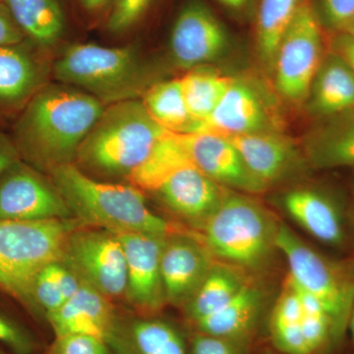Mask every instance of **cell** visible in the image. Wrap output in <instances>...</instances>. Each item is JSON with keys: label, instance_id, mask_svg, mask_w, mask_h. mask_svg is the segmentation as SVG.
<instances>
[{"label": "cell", "instance_id": "cell-32", "mask_svg": "<svg viewBox=\"0 0 354 354\" xmlns=\"http://www.w3.org/2000/svg\"><path fill=\"white\" fill-rule=\"evenodd\" d=\"M64 302L62 290L51 272L50 264L46 266L39 272L32 286V307L43 309L46 315L59 308Z\"/></svg>", "mask_w": 354, "mask_h": 354}, {"label": "cell", "instance_id": "cell-42", "mask_svg": "<svg viewBox=\"0 0 354 354\" xmlns=\"http://www.w3.org/2000/svg\"><path fill=\"white\" fill-rule=\"evenodd\" d=\"M108 0H82L84 6L88 9H97L104 6Z\"/></svg>", "mask_w": 354, "mask_h": 354}, {"label": "cell", "instance_id": "cell-12", "mask_svg": "<svg viewBox=\"0 0 354 354\" xmlns=\"http://www.w3.org/2000/svg\"><path fill=\"white\" fill-rule=\"evenodd\" d=\"M116 236L120 239L127 259L125 295L140 311L147 313L158 311L167 300L160 259L169 236L148 234H124Z\"/></svg>", "mask_w": 354, "mask_h": 354}, {"label": "cell", "instance_id": "cell-45", "mask_svg": "<svg viewBox=\"0 0 354 354\" xmlns=\"http://www.w3.org/2000/svg\"><path fill=\"white\" fill-rule=\"evenodd\" d=\"M129 353H129V351H127V353H125V354H129Z\"/></svg>", "mask_w": 354, "mask_h": 354}, {"label": "cell", "instance_id": "cell-43", "mask_svg": "<svg viewBox=\"0 0 354 354\" xmlns=\"http://www.w3.org/2000/svg\"><path fill=\"white\" fill-rule=\"evenodd\" d=\"M342 32H346V34L349 35L351 38L354 39V18L353 20H351V22L349 23L348 26H346V29H344Z\"/></svg>", "mask_w": 354, "mask_h": 354}, {"label": "cell", "instance_id": "cell-3", "mask_svg": "<svg viewBox=\"0 0 354 354\" xmlns=\"http://www.w3.org/2000/svg\"><path fill=\"white\" fill-rule=\"evenodd\" d=\"M165 131L139 100L114 102L91 128L74 165L90 176L127 178Z\"/></svg>", "mask_w": 354, "mask_h": 354}, {"label": "cell", "instance_id": "cell-17", "mask_svg": "<svg viewBox=\"0 0 354 354\" xmlns=\"http://www.w3.org/2000/svg\"><path fill=\"white\" fill-rule=\"evenodd\" d=\"M55 337L71 334L94 335L106 342L118 341L115 318L109 298L81 281L75 295L55 311L46 314Z\"/></svg>", "mask_w": 354, "mask_h": 354}, {"label": "cell", "instance_id": "cell-46", "mask_svg": "<svg viewBox=\"0 0 354 354\" xmlns=\"http://www.w3.org/2000/svg\"><path fill=\"white\" fill-rule=\"evenodd\" d=\"M0 2H2V0H0Z\"/></svg>", "mask_w": 354, "mask_h": 354}, {"label": "cell", "instance_id": "cell-7", "mask_svg": "<svg viewBox=\"0 0 354 354\" xmlns=\"http://www.w3.org/2000/svg\"><path fill=\"white\" fill-rule=\"evenodd\" d=\"M276 244L288 262L290 279L323 304L344 334L354 306V283L285 223L279 225Z\"/></svg>", "mask_w": 354, "mask_h": 354}, {"label": "cell", "instance_id": "cell-40", "mask_svg": "<svg viewBox=\"0 0 354 354\" xmlns=\"http://www.w3.org/2000/svg\"><path fill=\"white\" fill-rule=\"evenodd\" d=\"M21 160L12 137L0 131V174L11 165Z\"/></svg>", "mask_w": 354, "mask_h": 354}, {"label": "cell", "instance_id": "cell-8", "mask_svg": "<svg viewBox=\"0 0 354 354\" xmlns=\"http://www.w3.org/2000/svg\"><path fill=\"white\" fill-rule=\"evenodd\" d=\"M322 62V25L309 0H302L272 69L279 94L290 102L305 101Z\"/></svg>", "mask_w": 354, "mask_h": 354}, {"label": "cell", "instance_id": "cell-34", "mask_svg": "<svg viewBox=\"0 0 354 354\" xmlns=\"http://www.w3.org/2000/svg\"><path fill=\"white\" fill-rule=\"evenodd\" d=\"M315 13L321 25L342 32L354 18V0H318Z\"/></svg>", "mask_w": 354, "mask_h": 354}, {"label": "cell", "instance_id": "cell-26", "mask_svg": "<svg viewBox=\"0 0 354 354\" xmlns=\"http://www.w3.org/2000/svg\"><path fill=\"white\" fill-rule=\"evenodd\" d=\"M179 80L186 108L193 121L192 129L214 113L234 78L199 66L187 70Z\"/></svg>", "mask_w": 354, "mask_h": 354}, {"label": "cell", "instance_id": "cell-22", "mask_svg": "<svg viewBox=\"0 0 354 354\" xmlns=\"http://www.w3.org/2000/svg\"><path fill=\"white\" fill-rule=\"evenodd\" d=\"M306 158L316 169L354 165V109L330 116L306 142Z\"/></svg>", "mask_w": 354, "mask_h": 354}, {"label": "cell", "instance_id": "cell-18", "mask_svg": "<svg viewBox=\"0 0 354 354\" xmlns=\"http://www.w3.org/2000/svg\"><path fill=\"white\" fill-rule=\"evenodd\" d=\"M227 191L197 167H190L171 176L156 193L174 214L202 227Z\"/></svg>", "mask_w": 354, "mask_h": 354}, {"label": "cell", "instance_id": "cell-13", "mask_svg": "<svg viewBox=\"0 0 354 354\" xmlns=\"http://www.w3.org/2000/svg\"><path fill=\"white\" fill-rule=\"evenodd\" d=\"M184 134L193 165L212 180L245 194H260L268 189L251 174L241 153L225 137L208 132Z\"/></svg>", "mask_w": 354, "mask_h": 354}, {"label": "cell", "instance_id": "cell-11", "mask_svg": "<svg viewBox=\"0 0 354 354\" xmlns=\"http://www.w3.org/2000/svg\"><path fill=\"white\" fill-rule=\"evenodd\" d=\"M227 44L225 28L199 0H191L177 16L169 39L174 64L190 70L204 66L223 53Z\"/></svg>", "mask_w": 354, "mask_h": 354}, {"label": "cell", "instance_id": "cell-10", "mask_svg": "<svg viewBox=\"0 0 354 354\" xmlns=\"http://www.w3.org/2000/svg\"><path fill=\"white\" fill-rule=\"evenodd\" d=\"M68 207L51 180L19 160L0 174V220H68Z\"/></svg>", "mask_w": 354, "mask_h": 354}, {"label": "cell", "instance_id": "cell-23", "mask_svg": "<svg viewBox=\"0 0 354 354\" xmlns=\"http://www.w3.org/2000/svg\"><path fill=\"white\" fill-rule=\"evenodd\" d=\"M323 59L310 90L311 111L330 118L354 109V75L341 57L330 51Z\"/></svg>", "mask_w": 354, "mask_h": 354}, {"label": "cell", "instance_id": "cell-36", "mask_svg": "<svg viewBox=\"0 0 354 354\" xmlns=\"http://www.w3.org/2000/svg\"><path fill=\"white\" fill-rule=\"evenodd\" d=\"M0 344H6L18 354H29L34 349V342L28 333L2 315H0Z\"/></svg>", "mask_w": 354, "mask_h": 354}, {"label": "cell", "instance_id": "cell-28", "mask_svg": "<svg viewBox=\"0 0 354 354\" xmlns=\"http://www.w3.org/2000/svg\"><path fill=\"white\" fill-rule=\"evenodd\" d=\"M302 0H261L256 23V41L261 59L274 69L279 44L295 19Z\"/></svg>", "mask_w": 354, "mask_h": 354}, {"label": "cell", "instance_id": "cell-1", "mask_svg": "<svg viewBox=\"0 0 354 354\" xmlns=\"http://www.w3.org/2000/svg\"><path fill=\"white\" fill-rule=\"evenodd\" d=\"M106 104L65 84L43 86L23 106L11 135L21 160L39 171L74 164Z\"/></svg>", "mask_w": 354, "mask_h": 354}, {"label": "cell", "instance_id": "cell-39", "mask_svg": "<svg viewBox=\"0 0 354 354\" xmlns=\"http://www.w3.org/2000/svg\"><path fill=\"white\" fill-rule=\"evenodd\" d=\"M332 53L348 65L354 75V39L344 32H337L332 39Z\"/></svg>", "mask_w": 354, "mask_h": 354}, {"label": "cell", "instance_id": "cell-24", "mask_svg": "<svg viewBox=\"0 0 354 354\" xmlns=\"http://www.w3.org/2000/svg\"><path fill=\"white\" fill-rule=\"evenodd\" d=\"M263 298L260 288L245 283L227 304L193 325L201 334L239 341L255 325Z\"/></svg>", "mask_w": 354, "mask_h": 354}, {"label": "cell", "instance_id": "cell-14", "mask_svg": "<svg viewBox=\"0 0 354 354\" xmlns=\"http://www.w3.org/2000/svg\"><path fill=\"white\" fill-rule=\"evenodd\" d=\"M271 123L267 106L258 91L250 84L234 79L214 113L195 125L190 132L213 133L228 138L250 133L274 131Z\"/></svg>", "mask_w": 354, "mask_h": 354}, {"label": "cell", "instance_id": "cell-44", "mask_svg": "<svg viewBox=\"0 0 354 354\" xmlns=\"http://www.w3.org/2000/svg\"><path fill=\"white\" fill-rule=\"evenodd\" d=\"M348 326L349 329H351V335H353V337L354 339V306L353 308V311H351V317H349Z\"/></svg>", "mask_w": 354, "mask_h": 354}, {"label": "cell", "instance_id": "cell-4", "mask_svg": "<svg viewBox=\"0 0 354 354\" xmlns=\"http://www.w3.org/2000/svg\"><path fill=\"white\" fill-rule=\"evenodd\" d=\"M279 225L259 203L228 190L201 227L203 243L211 255L225 264L258 271L278 250Z\"/></svg>", "mask_w": 354, "mask_h": 354}, {"label": "cell", "instance_id": "cell-41", "mask_svg": "<svg viewBox=\"0 0 354 354\" xmlns=\"http://www.w3.org/2000/svg\"><path fill=\"white\" fill-rule=\"evenodd\" d=\"M223 6L232 9H241L245 6L247 0H218Z\"/></svg>", "mask_w": 354, "mask_h": 354}, {"label": "cell", "instance_id": "cell-29", "mask_svg": "<svg viewBox=\"0 0 354 354\" xmlns=\"http://www.w3.org/2000/svg\"><path fill=\"white\" fill-rule=\"evenodd\" d=\"M237 270L227 264L213 265L201 286L186 304L191 322L212 315L235 297L246 283Z\"/></svg>", "mask_w": 354, "mask_h": 354}, {"label": "cell", "instance_id": "cell-2", "mask_svg": "<svg viewBox=\"0 0 354 354\" xmlns=\"http://www.w3.org/2000/svg\"><path fill=\"white\" fill-rule=\"evenodd\" d=\"M48 176L72 218L84 227L102 228L116 235L174 234V227L151 211L143 192L131 184L97 180L74 164L58 167Z\"/></svg>", "mask_w": 354, "mask_h": 354}, {"label": "cell", "instance_id": "cell-20", "mask_svg": "<svg viewBox=\"0 0 354 354\" xmlns=\"http://www.w3.org/2000/svg\"><path fill=\"white\" fill-rule=\"evenodd\" d=\"M194 167L184 133L167 130L145 160L130 172L128 183L137 189L156 193L171 176Z\"/></svg>", "mask_w": 354, "mask_h": 354}, {"label": "cell", "instance_id": "cell-9", "mask_svg": "<svg viewBox=\"0 0 354 354\" xmlns=\"http://www.w3.org/2000/svg\"><path fill=\"white\" fill-rule=\"evenodd\" d=\"M60 262L109 299L127 293V259L120 239L111 232L84 225L75 228Z\"/></svg>", "mask_w": 354, "mask_h": 354}, {"label": "cell", "instance_id": "cell-19", "mask_svg": "<svg viewBox=\"0 0 354 354\" xmlns=\"http://www.w3.org/2000/svg\"><path fill=\"white\" fill-rule=\"evenodd\" d=\"M283 206L300 227L318 241L329 245L344 242L341 209L325 193L308 188L290 191L283 197Z\"/></svg>", "mask_w": 354, "mask_h": 354}, {"label": "cell", "instance_id": "cell-37", "mask_svg": "<svg viewBox=\"0 0 354 354\" xmlns=\"http://www.w3.org/2000/svg\"><path fill=\"white\" fill-rule=\"evenodd\" d=\"M191 354H239L236 341L198 333L192 339Z\"/></svg>", "mask_w": 354, "mask_h": 354}, {"label": "cell", "instance_id": "cell-16", "mask_svg": "<svg viewBox=\"0 0 354 354\" xmlns=\"http://www.w3.org/2000/svg\"><path fill=\"white\" fill-rule=\"evenodd\" d=\"M204 244L185 237H167L160 272L165 299L171 304H187L213 267Z\"/></svg>", "mask_w": 354, "mask_h": 354}, {"label": "cell", "instance_id": "cell-25", "mask_svg": "<svg viewBox=\"0 0 354 354\" xmlns=\"http://www.w3.org/2000/svg\"><path fill=\"white\" fill-rule=\"evenodd\" d=\"M26 39L39 48H53L65 30L58 0H2Z\"/></svg>", "mask_w": 354, "mask_h": 354}, {"label": "cell", "instance_id": "cell-15", "mask_svg": "<svg viewBox=\"0 0 354 354\" xmlns=\"http://www.w3.org/2000/svg\"><path fill=\"white\" fill-rule=\"evenodd\" d=\"M246 167L269 187L300 171L304 160L290 139L276 131H263L228 137Z\"/></svg>", "mask_w": 354, "mask_h": 354}, {"label": "cell", "instance_id": "cell-33", "mask_svg": "<svg viewBox=\"0 0 354 354\" xmlns=\"http://www.w3.org/2000/svg\"><path fill=\"white\" fill-rule=\"evenodd\" d=\"M48 354H111L108 342L94 335L71 334L55 337Z\"/></svg>", "mask_w": 354, "mask_h": 354}, {"label": "cell", "instance_id": "cell-21", "mask_svg": "<svg viewBox=\"0 0 354 354\" xmlns=\"http://www.w3.org/2000/svg\"><path fill=\"white\" fill-rule=\"evenodd\" d=\"M43 86L41 65L26 41L0 46V104L24 106Z\"/></svg>", "mask_w": 354, "mask_h": 354}, {"label": "cell", "instance_id": "cell-38", "mask_svg": "<svg viewBox=\"0 0 354 354\" xmlns=\"http://www.w3.org/2000/svg\"><path fill=\"white\" fill-rule=\"evenodd\" d=\"M25 35L13 20L3 2H0V46L23 43Z\"/></svg>", "mask_w": 354, "mask_h": 354}, {"label": "cell", "instance_id": "cell-47", "mask_svg": "<svg viewBox=\"0 0 354 354\" xmlns=\"http://www.w3.org/2000/svg\"><path fill=\"white\" fill-rule=\"evenodd\" d=\"M0 354H2V353H0Z\"/></svg>", "mask_w": 354, "mask_h": 354}, {"label": "cell", "instance_id": "cell-6", "mask_svg": "<svg viewBox=\"0 0 354 354\" xmlns=\"http://www.w3.org/2000/svg\"><path fill=\"white\" fill-rule=\"evenodd\" d=\"M68 220H0V290L32 307L39 272L60 262L69 234L80 227Z\"/></svg>", "mask_w": 354, "mask_h": 354}, {"label": "cell", "instance_id": "cell-27", "mask_svg": "<svg viewBox=\"0 0 354 354\" xmlns=\"http://www.w3.org/2000/svg\"><path fill=\"white\" fill-rule=\"evenodd\" d=\"M270 334L279 353L308 354L302 330L301 305L288 276L272 312Z\"/></svg>", "mask_w": 354, "mask_h": 354}, {"label": "cell", "instance_id": "cell-35", "mask_svg": "<svg viewBox=\"0 0 354 354\" xmlns=\"http://www.w3.org/2000/svg\"><path fill=\"white\" fill-rule=\"evenodd\" d=\"M152 0H115L108 20V30L114 34L125 32L138 22Z\"/></svg>", "mask_w": 354, "mask_h": 354}, {"label": "cell", "instance_id": "cell-5", "mask_svg": "<svg viewBox=\"0 0 354 354\" xmlns=\"http://www.w3.org/2000/svg\"><path fill=\"white\" fill-rule=\"evenodd\" d=\"M53 72L58 83L80 88L104 104L137 99L153 84L133 46L72 44L57 58Z\"/></svg>", "mask_w": 354, "mask_h": 354}, {"label": "cell", "instance_id": "cell-31", "mask_svg": "<svg viewBox=\"0 0 354 354\" xmlns=\"http://www.w3.org/2000/svg\"><path fill=\"white\" fill-rule=\"evenodd\" d=\"M131 341L136 354H186L183 337L164 321H137L132 325Z\"/></svg>", "mask_w": 354, "mask_h": 354}, {"label": "cell", "instance_id": "cell-30", "mask_svg": "<svg viewBox=\"0 0 354 354\" xmlns=\"http://www.w3.org/2000/svg\"><path fill=\"white\" fill-rule=\"evenodd\" d=\"M141 102L151 118L165 130L190 131L193 121L186 108L179 79L153 83L142 95Z\"/></svg>", "mask_w": 354, "mask_h": 354}]
</instances>
